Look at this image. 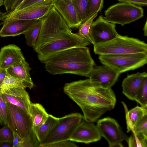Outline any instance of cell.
I'll list each match as a JSON object with an SVG mask.
<instances>
[{
  "label": "cell",
  "instance_id": "cell-1",
  "mask_svg": "<svg viewBox=\"0 0 147 147\" xmlns=\"http://www.w3.org/2000/svg\"><path fill=\"white\" fill-rule=\"evenodd\" d=\"M63 90L80 107L84 120L88 122H95L116 104V96L111 88L96 85L89 79L66 83Z\"/></svg>",
  "mask_w": 147,
  "mask_h": 147
},
{
  "label": "cell",
  "instance_id": "cell-2",
  "mask_svg": "<svg viewBox=\"0 0 147 147\" xmlns=\"http://www.w3.org/2000/svg\"><path fill=\"white\" fill-rule=\"evenodd\" d=\"M52 75L71 74L88 77L95 65L86 47H74L57 52L44 63Z\"/></svg>",
  "mask_w": 147,
  "mask_h": 147
},
{
  "label": "cell",
  "instance_id": "cell-3",
  "mask_svg": "<svg viewBox=\"0 0 147 147\" xmlns=\"http://www.w3.org/2000/svg\"><path fill=\"white\" fill-rule=\"evenodd\" d=\"M38 20L41 28L34 49L35 51L43 45L58 40L72 31L54 6L47 15Z\"/></svg>",
  "mask_w": 147,
  "mask_h": 147
},
{
  "label": "cell",
  "instance_id": "cell-4",
  "mask_svg": "<svg viewBox=\"0 0 147 147\" xmlns=\"http://www.w3.org/2000/svg\"><path fill=\"white\" fill-rule=\"evenodd\" d=\"M94 51L99 55L147 53V45L138 39L118 34L110 41L94 45Z\"/></svg>",
  "mask_w": 147,
  "mask_h": 147
},
{
  "label": "cell",
  "instance_id": "cell-5",
  "mask_svg": "<svg viewBox=\"0 0 147 147\" xmlns=\"http://www.w3.org/2000/svg\"><path fill=\"white\" fill-rule=\"evenodd\" d=\"M103 65L112 68L120 74L143 66L147 62V53H137L99 55Z\"/></svg>",
  "mask_w": 147,
  "mask_h": 147
},
{
  "label": "cell",
  "instance_id": "cell-6",
  "mask_svg": "<svg viewBox=\"0 0 147 147\" xmlns=\"http://www.w3.org/2000/svg\"><path fill=\"white\" fill-rule=\"evenodd\" d=\"M84 120L83 115L78 113H71L59 118L53 129L40 143V147H44L59 141L69 140L77 127Z\"/></svg>",
  "mask_w": 147,
  "mask_h": 147
},
{
  "label": "cell",
  "instance_id": "cell-7",
  "mask_svg": "<svg viewBox=\"0 0 147 147\" xmlns=\"http://www.w3.org/2000/svg\"><path fill=\"white\" fill-rule=\"evenodd\" d=\"M90 44L88 40L71 32L57 40L43 45L35 52L39 60L44 63L49 57L57 52L74 47H86Z\"/></svg>",
  "mask_w": 147,
  "mask_h": 147
},
{
  "label": "cell",
  "instance_id": "cell-8",
  "mask_svg": "<svg viewBox=\"0 0 147 147\" xmlns=\"http://www.w3.org/2000/svg\"><path fill=\"white\" fill-rule=\"evenodd\" d=\"M143 15V9L141 6L120 3L108 7L105 11L103 18L108 22L123 26L138 20Z\"/></svg>",
  "mask_w": 147,
  "mask_h": 147
},
{
  "label": "cell",
  "instance_id": "cell-9",
  "mask_svg": "<svg viewBox=\"0 0 147 147\" xmlns=\"http://www.w3.org/2000/svg\"><path fill=\"white\" fill-rule=\"evenodd\" d=\"M56 0H45L11 12H0V25L11 20H38L48 13Z\"/></svg>",
  "mask_w": 147,
  "mask_h": 147
},
{
  "label": "cell",
  "instance_id": "cell-10",
  "mask_svg": "<svg viewBox=\"0 0 147 147\" xmlns=\"http://www.w3.org/2000/svg\"><path fill=\"white\" fill-rule=\"evenodd\" d=\"M6 103L9 114L7 125L13 131L22 139L28 138L34 134V126L30 115L19 107Z\"/></svg>",
  "mask_w": 147,
  "mask_h": 147
},
{
  "label": "cell",
  "instance_id": "cell-11",
  "mask_svg": "<svg viewBox=\"0 0 147 147\" xmlns=\"http://www.w3.org/2000/svg\"><path fill=\"white\" fill-rule=\"evenodd\" d=\"M101 136L107 141L109 147H123L122 142L128 139L117 121L110 117L98 120L96 125Z\"/></svg>",
  "mask_w": 147,
  "mask_h": 147
},
{
  "label": "cell",
  "instance_id": "cell-12",
  "mask_svg": "<svg viewBox=\"0 0 147 147\" xmlns=\"http://www.w3.org/2000/svg\"><path fill=\"white\" fill-rule=\"evenodd\" d=\"M115 24L108 22L100 16L92 22L89 31L90 42L93 45L110 41L119 34Z\"/></svg>",
  "mask_w": 147,
  "mask_h": 147
},
{
  "label": "cell",
  "instance_id": "cell-13",
  "mask_svg": "<svg viewBox=\"0 0 147 147\" xmlns=\"http://www.w3.org/2000/svg\"><path fill=\"white\" fill-rule=\"evenodd\" d=\"M101 136L96 125L84 119L77 127L69 140L73 142L88 144L100 140Z\"/></svg>",
  "mask_w": 147,
  "mask_h": 147
},
{
  "label": "cell",
  "instance_id": "cell-14",
  "mask_svg": "<svg viewBox=\"0 0 147 147\" xmlns=\"http://www.w3.org/2000/svg\"><path fill=\"white\" fill-rule=\"evenodd\" d=\"M120 74L110 67L103 65L94 67L88 77L91 82L96 85L111 88L117 81Z\"/></svg>",
  "mask_w": 147,
  "mask_h": 147
},
{
  "label": "cell",
  "instance_id": "cell-15",
  "mask_svg": "<svg viewBox=\"0 0 147 147\" xmlns=\"http://www.w3.org/2000/svg\"><path fill=\"white\" fill-rule=\"evenodd\" d=\"M0 93L6 103H9L19 107L30 115L29 110L32 102L25 88L0 89Z\"/></svg>",
  "mask_w": 147,
  "mask_h": 147
},
{
  "label": "cell",
  "instance_id": "cell-16",
  "mask_svg": "<svg viewBox=\"0 0 147 147\" xmlns=\"http://www.w3.org/2000/svg\"><path fill=\"white\" fill-rule=\"evenodd\" d=\"M38 20H18L6 21L0 29V36H15L24 34Z\"/></svg>",
  "mask_w": 147,
  "mask_h": 147
},
{
  "label": "cell",
  "instance_id": "cell-17",
  "mask_svg": "<svg viewBox=\"0 0 147 147\" xmlns=\"http://www.w3.org/2000/svg\"><path fill=\"white\" fill-rule=\"evenodd\" d=\"M24 59L18 46L14 44L5 46L0 51V69H7Z\"/></svg>",
  "mask_w": 147,
  "mask_h": 147
},
{
  "label": "cell",
  "instance_id": "cell-18",
  "mask_svg": "<svg viewBox=\"0 0 147 147\" xmlns=\"http://www.w3.org/2000/svg\"><path fill=\"white\" fill-rule=\"evenodd\" d=\"M54 7L70 28H78L80 25L71 0H57L54 3Z\"/></svg>",
  "mask_w": 147,
  "mask_h": 147
},
{
  "label": "cell",
  "instance_id": "cell-19",
  "mask_svg": "<svg viewBox=\"0 0 147 147\" xmlns=\"http://www.w3.org/2000/svg\"><path fill=\"white\" fill-rule=\"evenodd\" d=\"M146 76L147 74L145 72L128 75L122 82L123 93L129 99L135 101L138 91Z\"/></svg>",
  "mask_w": 147,
  "mask_h": 147
},
{
  "label": "cell",
  "instance_id": "cell-20",
  "mask_svg": "<svg viewBox=\"0 0 147 147\" xmlns=\"http://www.w3.org/2000/svg\"><path fill=\"white\" fill-rule=\"evenodd\" d=\"M31 69L24 59L9 68L7 71L11 76L22 81L26 88L31 89L34 86L30 73Z\"/></svg>",
  "mask_w": 147,
  "mask_h": 147
},
{
  "label": "cell",
  "instance_id": "cell-21",
  "mask_svg": "<svg viewBox=\"0 0 147 147\" xmlns=\"http://www.w3.org/2000/svg\"><path fill=\"white\" fill-rule=\"evenodd\" d=\"M122 103L125 109L127 131L129 132L132 131L137 122L147 114V109L137 106L128 111L126 105Z\"/></svg>",
  "mask_w": 147,
  "mask_h": 147
},
{
  "label": "cell",
  "instance_id": "cell-22",
  "mask_svg": "<svg viewBox=\"0 0 147 147\" xmlns=\"http://www.w3.org/2000/svg\"><path fill=\"white\" fill-rule=\"evenodd\" d=\"M29 113L34 127L43 124L47 120L49 115L43 106L39 103H31Z\"/></svg>",
  "mask_w": 147,
  "mask_h": 147
},
{
  "label": "cell",
  "instance_id": "cell-23",
  "mask_svg": "<svg viewBox=\"0 0 147 147\" xmlns=\"http://www.w3.org/2000/svg\"><path fill=\"white\" fill-rule=\"evenodd\" d=\"M59 118L49 114V117L43 124L34 127V130L40 142H41L47 137L57 122Z\"/></svg>",
  "mask_w": 147,
  "mask_h": 147
},
{
  "label": "cell",
  "instance_id": "cell-24",
  "mask_svg": "<svg viewBox=\"0 0 147 147\" xmlns=\"http://www.w3.org/2000/svg\"><path fill=\"white\" fill-rule=\"evenodd\" d=\"M78 21L81 25L86 21L89 9L88 0H71Z\"/></svg>",
  "mask_w": 147,
  "mask_h": 147
},
{
  "label": "cell",
  "instance_id": "cell-25",
  "mask_svg": "<svg viewBox=\"0 0 147 147\" xmlns=\"http://www.w3.org/2000/svg\"><path fill=\"white\" fill-rule=\"evenodd\" d=\"M40 22L38 20L24 34L27 45L32 47L34 49L40 33Z\"/></svg>",
  "mask_w": 147,
  "mask_h": 147
},
{
  "label": "cell",
  "instance_id": "cell-26",
  "mask_svg": "<svg viewBox=\"0 0 147 147\" xmlns=\"http://www.w3.org/2000/svg\"><path fill=\"white\" fill-rule=\"evenodd\" d=\"M127 142L129 147H147V136L142 133L132 132Z\"/></svg>",
  "mask_w": 147,
  "mask_h": 147
},
{
  "label": "cell",
  "instance_id": "cell-27",
  "mask_svg": "<svg viewBox=\"0 0 147 147\" xmlns=\"http://www.w3.org/2000/svg\"><path fill=\"white\" fill-rule=\"evenodd\" d=\"M14 88H26L22 81L11 76L7 72L5 78L0 85V89Z\"/></svg>",
  "mask_w": 147,
  "mask_h": 147
},
{
  "label": "cell",
  "instance_id": "cell-28",
  "mask_svg": "<svg viewBox=\"0 0 147 147\" xmlns=\"http://www.w3.org/2000/svg\"><path fill=\"white\" fill-rule=\"evenodd\" d=\"M141 107L147 109V76L144 79L137 93L135 100Z\"/></svg>",
  "mask_w": 147,
  "mask_h": 147
},
{
  "label": "cell",
  "instance_id": "cell-29",
  "mask_svg": "<svg viewBox=\"0 0 147 147\" xmlns=\"http://www.w3.org/2000/svg\"><path fill=\"white\" fill-rule=\"evenodd\" d=\"M98 12L96 13L92 16L82 24L78 27L77 34L81 37L86 39L90 42L89 31L91 25L94 20L97 16Z\"/></svg>",
  "mask_w": 147,
  "mask_h": 147
},
{
  "label": "cell",
  "instance_id": "cell-30",
  "mask_svg": "<svg viewBox=\"0 0 147 147\" xmlns=\"http://www.w3.org/2000/svg\"><path fill=\"white\" fill-rule=\"evenodd\" d=\"M8 122L9 114L7 105L0 93V125H7Z\"/></svg>",
  "mask_w": 147,
  "mask_h": 147
},
{
  "label": "cell",
  "instance_id": "cell-31",
  "mask_svg": "<svg viewBox=\"0 0 147 147\" xmlns=\"http://www.w3.org/2000/svg\"><path fill=\"white\" fill-rule=\"evenodd\" d=\"M13 131L8 125L0 129V143L5 142L13 143Z\"/></svg>",
  "mask_w": 147,
  "mask_h": 147
},
{
  "label": "cell",
  "instance_id": "cell-32",
  "mask_svg": "<svg viewBox=\"0 0 147 147\" xmlns=\"http://www.w3.org/2000/svg\"><path fill=\"white\" fill-rule=\"evenodd\" d=\"M89 9L86 20L92 16L96 13L99 12L103 6V0H88Z\"/></svg>",
  "mask_w": 147,
  "mask_h": 147
},
{
  "label": "cell",
  "instance_id": "cell-33",
  "mask_svg": "<svg viewBox=\"0 0 147 147\" xmlns=\"http://www.w3.org/2000/svg\"><path fill=\"white\" fill-rule=\"evenodd\" d=\"M40 142L34 133L28 138L22 139L19 147H40Z\"/></svg>",
  "mask_w": 147,
  "mask_h": 147
},
{
  "label": "cell",
  "instance_id": "cell-34",
  "mask_svg": "<svg viewBox=\"0 0 147 147\" xmlns=\"http://www.w3.org/2000/svg\"><path fill=\"white\" fill-rule=\"evenodd\" d=\"M134 133H142L147 136V114L144 115L134 126Z\"/></svg>",
  "mask_w": 147,
  "mask_h": 147
},
{
  "label": "cell",
  "instance_id": "cell-35",
  "mask_svg": "<svg viewBox=\"0 0 147 147\" xmlns=\"http://www.w3.org/2000/svg\"><path fill=\"white\" fill-rule=\"evenodd\" d=\"M6 12L9 13L15 10L24 0H3Z\"/></svg>",
  "mask_w": 147,
  "mask_h": 147
},
{
  "label": "cell",
  "instance_id": "cell-36",
  "mask_svg": "<svg viewBox=\"0 0 147 147\" xmlns=\"http://www.w3.org/2000/svg\"><path fill=\"white\" fill-rule=\"evenodd\" d=\"M77 146L73 142L70 140L59 141L45 146L44 147H77Z\"/></svg>",
  "mask_w": 147,
  "mask_h": 147
},
{
  "label": "cell",
  "instance_id": "cell-37",
  "mask_svg": "<svg viewBox=\"0 0 147 147\" xmlns=\"http://www.w3.org/2000/svg\"><path fill=\"white\" fill-rule=\"evenodd\" d=\"M45 0H24L15 11L20 10L35 3Z\"/></svg>",
  "mask_w": 147,
  "mask_h": 147
},
{
  "label": "cell",
  "instance_id": "cell-38",
  "mask_svg": "<svg viewBox=\"0 0 147 147\" xmlns=\"http://www.w3.org/2000/svg\"><path fill=\"white\" fill-rule=\"evenodd\" d=\"M122 3H125L139 6H146L147 0H117Z\"/></svg>",
  "mask_w": 147,
  "mask_h": 147
},
{
  "label": "cell",
  "instance_id": "cell-39",
  "mask_svg": "<svg viewBox=\"0 0 147 147\" xmlns=\"http://www.w3.org/2000/svg\"><path fill=\"white\" fill-rule=\"evenodd\" d=\"M13 132V147H19L20 143L21 138L16 133Z\"/></svg>",
  "mask_w": 147,
  "mask_h": 147
},
{
  "label": "cell",
  "instance_id": "cell-40",
  "mask_svg": "<svg viewBox=\"0 0 147 147\" xmlns=\"http://www.w3.org/2000/svg\"><path fill=\"white\" fill-rule=\"evenodd\" d=\"M7 73V69H0V85L5 78Z\"/></svg>",
  "mask_w": 147,
  "mask_h": 147
},
{
  "label": "cell",
  "instance_id": "cell-41",
  "mask_svg": "<svg viewBox=\"0 0 147 147\" xmlns=\"http://www.w3.org/2000/svg\"><path fill=\"white\" fill-rule=\"evenodd\" d=\"M0 147H13V143L7 142L0 143Z\"/></svg>",
  "mask_w": 147,
  "mask_h": 147
},
{
  "label": "cell",
  "instance_id": "cell-42",
  "mask_svg": "<svg viewBox=\"0 0 147 147\" xmlns=\"http://www.w3.org/2000/svg\"><path fill=\"white\" fill-rule=\"evenodd\" d=\"M147 21L146 20L145 24L144 25L143 28V31L144 35L145 36H146L147 35Z\"/></svg>",
  "mask_w": 147,
  "mask_h": 147
},
{
  "label": "cell",
  "instance_id": "cell-43",
  "mask_svg": "<svg viewBox=\"0 0 147 147\" xmlns=\"http://www.w3.org/2000/svg\"><path fill=\"white\" fill-rule=\"evenodd\" d=\"M3 5V0H0V6Z\"/></svg>",
  "mask_w": 147,
  "mask_h": 147
}]
</instances>
